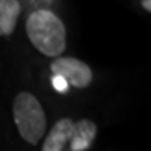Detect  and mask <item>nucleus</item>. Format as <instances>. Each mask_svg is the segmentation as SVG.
Returning a JSON list of instances; mask_svg holds the SVG:
<instances>
[{
  "instance_id": "obj_2",
  "label": "nucleus",
  "mask_w": 151,
  "mask_h": 151,
  "mask_svg": "<svg viewBox=\"0 0 151 151\" xmlns=\"http://www.w3.org/2000/svg\"><path fill=\"white\" fill-rule=\"evenodd\" d=\"M13 115L20 136L32 146L38 144L46 129V116L41 102L31 92L22 91L14 98Z\"/></svg>"
},
{
  "instance_id": "obj_4",
  "label": "nucleus",
  "mask_w": 151,
  "mask_h": 151,
  "mask_svg": "<svg viewBox=\"0 0 151 151\" xmlns=\"http://www.w3.org/2000/svg\"><path fill=\"white\" fill-rule=\"evenodd\" d=\"M74 122L70 118H63L58 120L50 129L45 139L42 151H63L67 143L70 141Z\"/></svg>"
},
{
  "instance_id": "obj_7",
  "label": "nucleus",
  "mask_w": 151,
  "mask_h": 151,
  "mask_svg": "<svg viewBox=\"0 0 151 151\" xmlns=\"http://www.w3.org/2000/svg\"><path fill=\"white\" fill-rule=\"evenodd\" d=\"M52 84H53V87L59 92H66L67 88H69V84H67L65 78H62L60 76H53V77H52Z\"/></svg>"
},
{
  "instance_id": "obj_6",
  "label": "nucleus",
  "mask_w": 151,
  "mask_h": 151,
  "mask_svg": "<svg viewBox=\"0 0 151 151\" xmlns=\"http://www.w3.org/2000/svg\"><path fill=\"white\" fill-rule=\"evenodd\" d=\"M21 4L18 0H0V37H7L16 29Z\"/></svg>"
},
{
  "instance_id": "obj_1",
  "label": "nucleus",
  "mask_w": 151,
  "mask_h": 151,
  "mask_svg": "<svg viewBox=\"0 0 151 151\" xmlns=\"http://www.w3.org/2000/svg\"><path fill=\"white\" fill-rule=\"evenodd\" d=\"M29 42L39 52L56 58L66 49V27L59 17L49 10H38L29 14L25 24Z\"/></svg>"
},
{
  "instance_id": "obj_8",
  "label": "nucleus",
  "mask_w": 151,
  "mask_h": 151,
  "mask_svg": "<svg viewBox=\"0 0 151 151\" xmlns=\"http://www.w3.org/2000/svg\"><path fill=\"white\" fill-rule=\"evenodd\" d=\"M141 4H143V7H144L147 11H151V0H143Z\"/></svg>"
},
{
  "instance_id": "obj_3",
  "label": "nucleus",
  "mask_w": 151,
  "mask_h": 151,
  "mask_svg": "<svg viewBox=\"0 0 151 151\" xmlns=\"http://www.w3.org/2000/svg\"><path fill=\"white\" fill-rule=\"evenodd\" d=\"M50 69L53 76H60L67 84L76 88H86L92 81V71L90 66L76 58H56Z\"/></svg>"
},
{
  "instance_id": "obj_5",
  "label": "nucleus",
  "mask_w": 151,
  "mask_h": 151,
  "mask_svg": "<svg viewBox=\"0 0 151 151\" xmlns=\"http://www.w3.org/2000/svg\"><path fill=\"white\" fill-rule=\"evenodd\" d=\"M97 124L90 119H81L74 122L69 147L70 151H86L91 147L92 141L97 136Z\"/></svg>"
}]
</instances>
